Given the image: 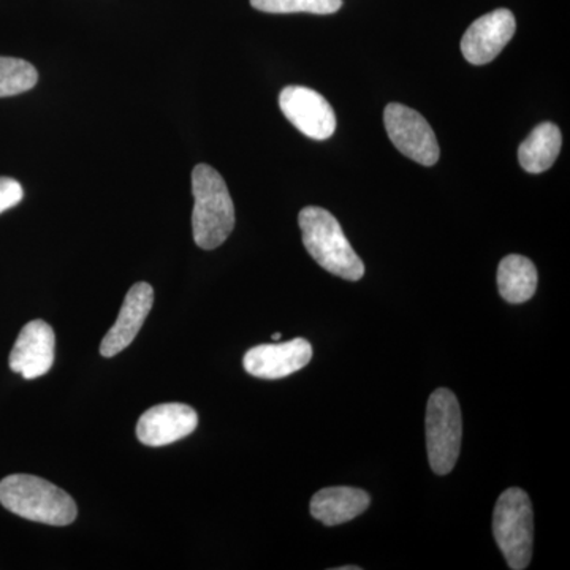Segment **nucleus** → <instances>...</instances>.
<instances>
[{
  "mask_svg": "<svg viewBox=\"0 0 570 570\" xmlns=\"http://www.w3.org/2000/svg\"><path fill=\"white\" fill-rule=\"evenodd\" d=\"M0 504L21 519L51 527H67L78 513L69 493L29 474L9 475L0 482Z\"/></svg>",
  "mask_w": 570,
  "mask_h": 570,
  "instance_id": "1",
  "label": "nucleus"
},
{
  "mask_svg": "<svg viewBox=\"0 0 570 570\" xmlns=\"http://www.w3.org/2000/svg\"><path fill=\"white\" fill-rule=\"evenodd\" d=\"M298 224L303 245L322 268L352 283L365 276L362 258L356 255L332 213L318 206H306L299 213Z\"/></svg>",
  "mask_w": 570,
  "mask_h": 570,
  "instance_id": "2",
  "label": "nucleus"
},
{
  "mask_svg": "<svg viewBox=\"0 0 570 570\" xmlns=\"http://www.w3.org/2000/svg\"><path fill=\"white\" fill-rule=\"evenodd\" d=\"M193 232L195 245L213 250L224 245L235 228V206L223 176L209 165L193 170Z\"/></svg>",
  "mask_w": 570,
  "mask_h": 570,
  "instance_id": "3",
  "label": "nucleus"
},
{
  "mask_svg": "<svg viewBox=\"0 0 570 570\" xmlns=\"http://www.w3.org/2000/svg\"><path fill=\"white\" fill-rule=\"evenodd\" d=\"M493 534L509 568L528 569L532 558L534 515L527 491L509 489L499 497L493 513Z\"/></svg>",
  "mask_w": 570,
  "mask_h": 570,
  "instance_id": "4",
  "label": "nucleus"
},
{
  "mask_svg": "<svg viewBox=\"0 0 570 570\" xmlns=\"http://www.w3.org/2000/svg\"><path fill=\"white\" fill-rule=\"evenodd\" d=\"M463 419L455 393L438 389L428 400L426 449L434 474L448 475L459 461Z\"/></svg>",
  "mask_w": 570,
  "mask_h": 570,
  "instance_id": "5",
  "label": "nucleus"
},
{
  "mask_svg": "<svg viewBox=\"0 0 570 570\" xmlns=\"http://www.w3.org/2000/svg\"><path fill=\"white\" fill-rule=\"evenodd\" d=\"M385 129L395 148L425 167L439 160L438 138L426 119L406 105L390 104L384 111Z\"/></svg>",
  "mask_w": 570,
  "mask_h": 570,
  "instance_id": "6",
  "label": "nucleus"
},
{
  "mask_svg": "<svg viewBox=\"0 0 570 570\" xmlns=\"http://www.w3.org/2000/svg\"><path fill=\"white\" fill-rule=\"evenodd\" d=\"M281 111L296 129L313 140H328L336 130V115L324 96L305 88L287 86L279 96Z\"/></svg>",
  "mask_w": 570,
  "mask_h": 570,
  "instance_id": "7",
  "label": "nucleus"
},
{
  "mask_svg": "<svg viewBox=\"0 0 570 570\" xmlns=\"http://www.w3.org/2000/svg\"><path fill=\"white\" fill-rule=\"evenodd\" d=\"M515 31L517 21L512 11H491L469 26L461 39V52L472 66H485L501 55L505 45L515 36Z\"/></svg>",
  "mask_w": 570,
  "mask_h": 570,
  "instance_id": "8",
  "label": "nucleus"
},
{
  "mask_svg": "<svg viewBox=\"0 0 570 570\" xmlns=\"http://www.w3.org/2000/svg\"><path fill=\"white\" fill-rule=\"evenodd\" d=\"M197 425V412L187 404H159L148 409L138 420L137 438L148 448H164L189 436Z\"/></svg>",
  "mask_w": 570,
  "mask_h": 570,
  "instance_id": "9",
  "label": "nucleus"
},
{
  "mask_svg": "<svg viewBox=\"0 0 570 570\" xmlns=\"http://www.w3.org/2000/svg\"><path fill=\"white\" fill-rule=\"evenodd\" d=\"M313 346L303 337L283 344H262L247 351L243 365L247 374L261 379H283L309 365Z\"/></svg>",
  "mask_w": 570,
  "mask_h": 570,
  "instance_id": "10",
  "label": "nucleus"
},
{
  "mask_svg": "<svg viewBox=\"0 0 570 570\" xmlns=\"http://www.w3.org/2000/svg\"><path fill=\"white\" fill-rule=\"evenodd\" d=\"M55 330L43 321L29 322L11 348L10 370L24 379L45 376L55 363Z\"/></svg>",
  "mask_w": 570,
  "mask_h": 570,
  "instance_id": "11",
  "label": "nucleus"
},
{
  "mask_svg": "<svg viewBox=\"0 0 570 570\" xmlns=\"http://www.w3.org/2000/svg\"><path fill=\"white\" fill-rule=\"evenodd\" d=\"M154 305V291L148 283H137L127 292L121 311L115 325L108 330L100 344V354L105 358L118 355L134 343L140 332L149 311Z\"/></svg>",
  "mask_w": 570,
  "mask_h": 570,
  "instance_id": "12",
  "label": "nucleus"
},
{
  "mask_svg": "<svg viewBox=\"0 0 570 570\" xmlns=\"http://www.w3.org/2000/svg\"><path fill=\"white\" fill-rule=\"evenodd\" d=\"M371 498L366 491L351 487H330L317 491L311 499V515L325 527H337L362 515L370 508Z\"/></svg>",
  "mask_w": 570,
  "mask_h": 570,
  "instance_id": "13",
  "label": "nucleus"
},
{
  "mask_svg": "<svg viewBox=\"0 0 570 570\" xmlns=\"http://www.w3.org/2000/svg\"><path fill=\"white\" fill-rule=\"evenodd\" d=\"M562 137L560 127L553 122H542L532 130L530 137L520 145L519 160L528 174H543L560 156Z\"/></svg>",
  "mask_w": 570,
  "mask_h": 570,
  "instance_id": "14",
  "label": "nucleus"
},
{
  "mask_svg": "<svg viewBox=\"0 0 570 570\" xmlns=\"http://www.w3.org/2000/svg\"><path fill=\"white\" fill-rule=\"evenodd\" d=\"M538 269L530 258L523 255H508L499 264V294L512 305L530 302L538 288Z\"/></svg>",
  "mask_w": 570,
  "mask_h": 570,
  "instance_id": "15",
  "label": "nucleus"
},
{
  "mask_svg": "<svg viewBox=\"0 0 570 570\" xmlns=\"http://www.w3.org/2000/svg\"><path fill=\"white\" fill-rule=\"evenodd\" d=\"M39 81V71L24 59L0 56V97L20 96L31 91Z\"/></svg>",
  "mask_w": 570,
  "mask_h": 570,
  "instance_id": "16",
  "label": "nucleus"
},
{
  "mask_svg": "<svg viewBox=\"0 0 570 570\" xmlns=\"http://www.w3.org/2000/svg\"><path fill=\"white\" fill-rule=\"evenodd\" d=\"M250 6L273 14H332L343 7V0H250Z\"/></svg>",
  "mask_w": 570,
  "mask_h": 570,
  "instance_id": "17",
  "label": "nucleus"
},
{
  "mask_svg": "<svg viewBox=\"0 0 570 570\" xmlns=\"http://www.w3.org/2000/svg\"><path fill=\"white\" fill-rule=\"evenodd\" d=\"M24 197V190L17 179L0 178V214L14 208Z\"/></svg>",
  "mask_w": 570,
  "mask_h": 570,
  "instance_id": "18",
  "label": "nucleus"
},
{
  "mask_svg": "<svg viewBox=\"0 0 570 570\" xmlns=\"http://www.w3.org/2000/svg\"><path fill=\"white\" fill-rule=\"evenodd\" d=\"M337 570H360L358 566H344V568H337Z\"/></svg>",
  "mask_w": 570,
  "mask_h": 570,
  "instance_id": "19",
  "label": "nucleus"
},
{
  "mask_svg": "<svg viewBox=\"0 0 570 570\" xmlns=\"http://www.w3.org/2000/svg\"><path fill=\"white\" fill-rule=\"evenodd\" d=\"M273 340L279 341L281 340V333H275V335H273Z\"/></svg>",
  "mask_w": 570,
  "mask_h": 570,
  "instance_id": "20",
  "label": "nucleus"
}]
</instances>
